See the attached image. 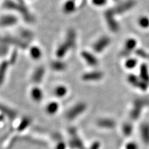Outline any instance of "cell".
Here are the masks:
<instances>
[{
	"instance_id": "20",
	"label": "cell",
	"mask_w": 149,
	"mask_h": 149,
	"mask_svg": "<svg viewBox=\"0 0 149 149\" xmlns=\"http://www.w3.org/2000/svg\"><path fill=\"white\" fill-rule=\"evenodd\" d=\"M143 109V108H141V107L133 104L132 108L129 113L130 118L133 120H137L141 117Z\"/></svg>"
},
{
	"instance_id": "12",
	"label": "cell",
	"mask_w": 149,
	"mask_h": 149,
	"mask_svg": "<svg viewBox=\"0 0 149 149\" xmlns=\"http://www.w3.org/2000/svg\"><path fill=\"white\" fill-rule=\"evenodd\" d=\"M96 124L98 127L102 129H111L116 127V121L109 118H101L97 120Z\"/></svg>"
},
{
	"instance_id": "6",
	"label": "cell",
	"mask_w": 149,
	"mask_h": 149,
	"mask_svg": "<svg viewBox=\"0 0 149 149\" xmlns=\"http://www.w3.org/2000/svg\"><path fill=\"white\" fill-rule=\"evenodd\" d=\"M136 2L135 0H127L120 3L113 9L116 15H121L130 10L136 6Z\"/></svg>"
},
{
	"instance_id": "14",
	"label": "cell",
	"mask_w": 149,
	"mask_h": 149,
	"mask_svg": "<svg viewBox=\"0 0 149 149\" xmlns=\"http://www.w3.org/2000/svg\"><path fill=\"white\" fill-rule=\"evenodd\" d=\"M140 132L142 142L146 145H149V123H142L140 127Z\"/></svg>"
},
{
	"instance_id": "35",
	"label": "cell",
	"mask_w": 149,
	"mask_h": 149,
	"mask_svg": "<svg viewBox=\"0 0 149 149\" xmlns=\"http://www.w3.org/2000/svg\"><path fill=\"white\" fill-rule=\"evenodd\" d=\"M15 1H16L17 2L19 3H21V4H25V2H24V0H15Z\"/></svg>"
},
{
	"instance_id": "15",
	"label": "cell",
	"mask_w": 149,
	"mask_h": 149,
	"mask_svg": "<svg viewBox=\"0 0 149 149\" xmlns=\"http://www.w3.org/2000/svg\"><path fill=\"white\" fill-rule=\"evenodd\" d=\"M45 73V70L43 67H37L32 73V80L34 83H39L42 81Z\"/></svg>"
},
{
	"instance_id": "16",
	"label": "cell",
	"mask_w": 149,
	"mask_h": 149,
	"mask_svg": "<svg viewBox=\"0 0 149 149\" xmlns=\"http://www.w3.org/2000/svg\"><path fill=\"white\" fill-rule=\"evenodd\" d=\"M50 68H52V70L55 72H61L65 71L67 68V63L63 62L62 60L57 59L53 60L50 63Z\"/></svg>"
},
{
	"instance_id": "18",
	"label": "cell",
	"mask_w": 149,
	"mask_h": 149,
	"mask_svg": "<svg viewBox=\"0 0 149 149\" xmlns=\"http://www.w3.org/2000/svg\"><path fill=\"white\" fill-rule=\"evenodd\" d=\"M10 65L11 64L8 60H4L0 63V85L4 80L8 68L10 66Z\"/></svg>"
},
{
	"instance_id": "19",
	"label": "cell",
	"mask_w": 149,
	"mask_h": 149,
	"mask_svg": "<svg viewBox=\"0 0 149 149\" xmlns=\"http://www.w3.org/2000/svg\"><path fill=\"white\" fill-rule=\"evenodd\" d=\"M29 55L31 58L34 60H38L42 56V51L39 47L36 45L32 46L29 49Z\"/></svg>"
},
{
	"instance_id": "32",
	"label": "cell",
	"mask_w": 149,
	"mask_h": 149,
	"mask_svg": "<svg viewBox=\"0 0 149 149\" xmlns=\"http://www.w3.org/2000/svg\"><path fill=\"white\" fill-rule=\"evenodd\" d=\"M125 149H139V146L136 142H129L125 146Z\"/></svg>"
},
{
	"instance_id": "31",
	"label": "cell",
	"mask_w": 149,
	"mask_h": 149,
	"mask_svg": "<svg viewBox=\"0 0 149 149\" xmlns=\"http://www.w3.org/2000/svg\"><path fill=\"white\" fill-rule=\"evenodd\" d=\"M92 3L96 6H103L107 3V0H92Z\"/></svg>"
},
{
	"instance_id": "26",
	"label": "cell",
	"mask_w": 149,
	"mask_h": 149,
	"mask_svg": "<svg viewBox=\"0 0 149 149\" xmlns=\"http://www.w3.org/2000/svg\"><path fill=\"white\" fill-rule=\"evenodd\" d=\"M19 36L20 38L27 43H28V40H31L33 37V34L31 31L26 29H22L19 32Z\"/></svg>"
},
{
	"instance_id": "5",
	"label": "cell",
	"mask_w": 149,
	"mask_h": 149,
	"mask_svg": "<svg viewBox=\"0 0 149 149\" xmlns=\"http://www.w3.org/2000/svg\"><path fill=\"white\" fill-rule=\"evenodd\" d=\"M87 106L85 102H78L69 109L67 113V118L68 120H73L83 113L86 109Z\"/></svg>"
},
{
	"instance_id": "33",
	"label": "cell",
	"mask_w": 149,
	"mask_h": 149,
	"mask_svg": "<svg viewBox=\"0 0 149 149\" xmlns=\"http://www.w3.org/2000/svg\"><path fill=\"white\" fill-rule=\"evenodd\" d=\"M17 58V50H15L11 54V57H10V58H9V60H8V61L9 62V63H10L11 65L13 64V63H15V62L16 61Z\"/></svg>"
},
{
	"instance_id": "4",
	"label": "cell",
	"mask_w": 149,
	"mask_h": 149,
	"mask_svg": "<svg viewBox=\"0 0 149 149\" xmlns=\"http://www.w3.org/2000/svg\"><path fill=\"white\" fill-rule=\"evenodd\" d=\"M115 15L116 14L113 8L108 9L104 14L106 22L110 30L113 32H117L119 30V25L116 20Z\"/></svg>"
},
{
	"instance_id": "24",
	"label": "cell",
	"mask_w": 149,
	"mask_h": 149,
	"mask_svg": "<svg viewBox=\"0 0 149 149\" xmlns=\"http://www.w3.org/2000/svg\"><path fill=\"white\" fill-rule=\"evenodd\" d=\"M68 92L67 88L63 85H58L54 89V95L58 97H63L66 96Z\"/></svg>"
},
{
	"instance_id": "34",
	"label": "cell",
	"mask_w": 149,
	"mask_h": 149,
	"mask_svg": "<svg viewBox=\"0 0 149 149\" xmlns=\"http://www.w3.org/2000/svg\"><path fill=\"white\" fill-rule=\"evenodd\" d=\"M100 147H101L100 142L98 141H95L91 144L90 147H89V148L88 149H100Z\"/></svg>"
},
{
	"instance_id": "37",
	"label": "cell",
	"mask_w": 149,
	"mask_h": 149,
	"mask_svg": "<svg viewBox=\"0 0 149 149\" xmlns=\"http://www.w3.org/2000/svg\"><path fill=\"white\" fill-rule=\"evenodd\" d=\"M148 58V59H149V54H148V58Z\"/></svg>"
},
{
	"instance_id": "25",
	"label": "cell",
	"mask_w": 149,
	"mask_h": 149,
	"mask_svg": "<svg viewBox=\"0 0 149 149\" xmlns=\"http://www.w3.org/2000/svg\"><path fill=\"white\" fill-rule=\"evenodd\" d=\"M122 132L124 136L129 137L133 132V125L130 123H125L122 126Z\"/></svg>"
},
{
	"instance_id": "22",
	"label": "cell",
	"mask_w": 149,
	"mask_h": 149,
	"mask_svg": "<svg viewBox=\"0 0 149 149\" xmlns=\"http://www.w3.org/2000/svg\"><path fill=\"white\" fill-rule=\"evenodd\" d=\"M140 78L147 83H149V73L147 65L146 63L142 64L140 68Z\"/></svg>"
},
{
	"instance_id": "1",
	"label": "cell",
	"mask_w": 149,
	"mask_h": 149,
	"mask_svg": "<svg viewBox=\"0 0 149 149\" xmlns=\"http://www.w3.org/2000/svg\"><path fill=\"white\" fill-rule=\"evenodd\" d=\"M77 34L73 29H70L67 32L63 42L60 44L55 51V55L58 59L63 58L68 51L73 49L76 44Z\"/></svg>"
},
{
	"instance_id": "27",
	"label": "cell",
	"mask_w": 149,
	"mask_h": 149,
	"mask_svg": "<svg viewBox=\"0 0 149 149\" xmlns=\"http://www.w3.org/2000/svg\"><path fill=\"white\" fill-rule=\"evenodd\" d=\"M133 104L139 106L142 108H144L147 106H149V99H147V98L136 99L133 102Z\"/></svg>"
},
{
	"instance_id": "30",
	"label": "cell",
	"mask_w": 149,
	"mask_h": 149,
	"mask_svg": "<svg viewBox=\"0 0 149 149\" xmlns=\"http://www.w3.org/2000/svg\"><path fill=\"white\" fill-rule=\"evenodd\" d=\"M136 54L138 57L142 58H148V54L146 52V51L142 49H138L135 52Z\"/></svg>"
},
{
	"instance_id": "9",
	"label": "cell",
	"mask_w": 149,
	"mask_h": 149,
	"mask_svg": "<svg viewBox=\"0 0 149 149\" xmlns=\"http://www.w3.org/2000/svg\"><path fill=\"white\" fill-rule=\"evenodd\" d=\"M18 22V18L13 15H5L0 17V27H10L15 26Z\"/></svg>"
},
{
	"instance_id": "11",
	"label": "cell",
	"mask_w": 149,
	"mask_h": 149,
	"mask_svg": "<svg viewBox=\"0 0 149 149\" xmlns=\"http://www.w3.org/2000/svg\"><path fill=\"white\" fill-rule=\"evenodd\" d=\"M103 73L100 71H93L84 73L82 75V80L85 81H100L103 77Z\"/></svg>"
},
{
	"instance_id": "28",
	"label": "cell",
	"mask_w": 149,
	"mask_h": 149,
	"mask_svg": "<svg viewBox=\"0 0 149 149\" xmlns=\"http://www.w3.org/2000/svg\"><path fill=\"white\" fill-rule=\"evenodd\" d=\"M139 24L142 28H147L149 27V18L147 16H142L139 19Z\"/></svg>"
},
{
	"instance_id": "13",
	"label": "cell",
	"mask_w": 149,
	"mask_h": 149,
	"mask_svg": "<svg viewBox=\"0 0 149 149\" xmlns=\"http://www.w3.org/2000/svg\"><path fill=\"white\" fill-rule=\"evenodd\" d=\"M81 55L82 58L90 66L96 67L98 65V60L91 53L88 52V51H83Z\"/></svg>"
},
{
	"instance_id": "29",
	"label": "cell",
	"mask_w": 149,
	"mask_h": 149,
	"mask_svg": "<svg viewBox=\"0 0 149 149\" xmlns=\"http://www.w3.org/2000/svg\"><path fill=\"white\" fill-rule=\"evenodd\" d=\"M137 64V61L136 59L131 58L128 59L125 63V66L128 69H132L136 67Z\"/></svg>"
},
{
	"instance_id": "3",
	"label": "cell",
	"mask_w": 149,
	"mask_h": 149,
	"mask_svg": "<svg viewBox=\"0 0 149 149\" xmlns=\"http://www.w3.org/2000/svg\"><path fill=\"white\" fill-rule=\"evenodd\" d=\"M0 44L4 45H14L17 48L25 49L27 48L28 43L22 40L20 37L12 36H0Z\"/></svg>"
},
{
	"instance_id": "21",
	"label": "cell",
	"mask_w": 149,
	"mask_h": 149,
	"mask_svg": "<svg viewBox=\"0 0 149 149\" xmlns=\"http://www.w3.org/2000/svg\"><path fill=\"white\" fill-rule=\"evenodd\" d=\"M42 91L41 89L37 86H34L33 88H32L31 91V96L32 100L39 102L42 101Z\"/></svg>"
},
{
	"instance_id": "23",
	"label": "cell",
	"mask_w": 149,
	"mask_h": 149,
	"mask_svg": "<svg viewBox=\"0 0 149 149\" xmlns=\"http://www.w3.org/2000/svg\"><path fill=\"white\" fill-rule=\"evenodd\" d=\"M59 105L57 102H49L46 106V112L49 115H54L58 111Z\"/></svg>"
},
{
	"instance_id": "7",
	"label": "cell",
	"mask_w": 149,
	"mask_h": 149,
	"mask_svg": "<svg viewBox=\"0 0 149 149\" xmlns=\"http://www.w3.org/2000/svg\"><path fill=\"white\" fill-rule=\"evenodd\" d=\"M127 81L130 85L139 88L142 91H145L148 89V84L141 80V78H139L135 74H129L127 77Z\"/></svg>"
},
{
	"instance_id": "17",
	"label": "cell",
	"mask_w": 149,
	"mask_h": 149,
	"mask_svg": "<svg viewBox=\"0 0 149 149\" xmlns=\"http://www.w3.org/2000/svg\"><path fill=\"white\" fill-rule=\"evenodd\" d=\"M77 6L74 0H67L62 6V10L65 14L69 15L76 11Z\"/></svg>"
},
{
	"instance_id": "2",
	"label": "cell",
	"mask_w": 149,
	"mask_h": 149,
	"mask_svg": "<svg viewBox=\"0 0 149 149\" xmlns=\"http://www.w3.org/2000/svg\"><path fill=\"white\" fill-rule=\"evenodd\" d=\"M3 7L4 9L21 14L24 19L27 22L32 23L35 21L33 15L29 11L26 4H21L15 0H5L3 4Z\"/></svg>"
},
{
	"instance_id": "10",
	"label": "cell",
	"mask_w": 149,
	"mask_h": 149,
	"mask_svg": "<svg viewBox=\"0 0 149 149\" xmlns=\"http://www.w3.org/2000/svg\"><path fill=\"white\" fill-rule=\"evenodd\" d=\"M137 45V41L136 39L130 38L126 40L125 43V47L124 49L120 52V55L123 57H126L130 55L132 51L136 48Z\"/></svg>"
},
{
	"instance_id": "8",
	"label": "cell",
	"mask_w": 149,
	"mask_h": 149,
	"mask_svg": "<svg viewBox=\"0 0 149 149\" xmlns=\"http://www.w3.org/2000/svg\"><path fill=\"white\" fill-rule=\"evenodd\" d=\"M111 43V39L108 36H102L93 45V47L96 52L101 53Z\"/></svg>"
},
{
	"instance_id": "36",
	"label": "cell",
	"mask_w": 149,
	"mask_h": 149,
	"mask_svg": "<svg viewBox=\"0 0 149 149\" xmlns=\"http://www.w3.org/2000/svg\"><path fill=\"white\" fill-rule=\"evenodd\" d=\"M113 1H119V0H113Z\"/></svg>"
}]
</instances>
